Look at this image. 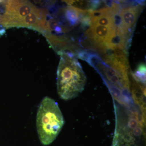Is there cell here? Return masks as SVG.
Returning <instances> with one entry per match:
<instances>
[{
	"mask_svg": "<svg viewBox=\"0 0 146 146\" xmlns=\"http://www.w3.org/2000/svg\"><path fill=\"white\" fill-rule=\"evenodd\" d=\"M96 51L98 52L102 60L109 67L125 78L129 79L128 50L118 47L110 48L101 47L97 49Z\"/></svg>",
	"mask_w": 146,
	"mask_h": 146,
	"instance_id": "cell-5",
	"label": "cell"
},
{
	"mask_svg": "<svg viewBox=\"0 0 146 146\" xmlns=\"http://www.w3.org/2000/svg\"><path fill=\"white\" fill-rule=\"evenodd\" d=\"M4 12L0 13V25L6 28L25 27L42 33L48 11L27 1H2Z\"/></svg>",
	"mask_w": 146,
	"mask_h": 146,
	"instance_id": "cell-1",
	"label": "cell"
},
{
	"mask_svg": "<svg viewBox=\"0 0 146 146\" xmlns=\"http://www.w3.org/2000/svg\"><path fill=\"white\" fill-rule=\"evenodd\" d=\"M64 118L58 104L46 97L39 105L36 115L37 133L41 143L48 145L52 143L64 124Z\"/></svg>",
	"mask_w": 146,
	"mask_h": 146,
	"instance_id": "cell-4",
	"label": "cell"
},
{
	"mask_svg": "<svg viewBox=\"0 0 146 146\" xmlns=\"http://www.w3.org/2000/svg\"><path fill=\"white\" fill-rule=\"evenodd\" d=\"M60 58L57 71V91L60 98L69 100L83 91L86 76L80 63L72 53H58Z\"/></svg>",
	"mask_w": 146,
	"mask_h": 146,
	"instance_id": "cell-2",
	"label": "cell"
},
{
	"mask_svg": "<svg viewBox=\"0 0 146 146\" xmlns=\"http://www.w3.org/2000/svg\"><path fill=\"white\" fill-rule=\"evenodd\" d=\"M132 77L135 81L143 84H146V65L141 63L138 65L134 72L132 74Z\"/></svg>",
	"mask_w": 146,
	"mask_h": 146,
	"instance_id": "cell-7",
	"label": "cell"
},
{
	"mask_svg": "<svg viewBox=\"0 0 146 146\" xmlns=\"http://www.w3.org/2000/svg\"><path fill=\"white\" fill-rule=\"evenodd\" d=\"M116 113L112 146H146L145 115L128 110L125 116Z\"/></svg>",
	"mask_w": 146,
	"mask_h": 146,
	"instance_id": "cell-3",
	"label": "cell"
},
{
	"mask_svg": "<svg viewBox=\"0 0 146 146\" xmlns=\"http://www.w3.org/2000/svg\"><path fill=\"white\" fill-rule=\"evenodd\" d=\"M144 2L138 1L123 6L115 16L117 29L124 34L132 37L138 17L143 10Z\"/></svg>",
	"mask_w": 146,
	"mask_h": 146,
	"instance_id": "cell-6",
	"label": "cell"
}]
</instances>
